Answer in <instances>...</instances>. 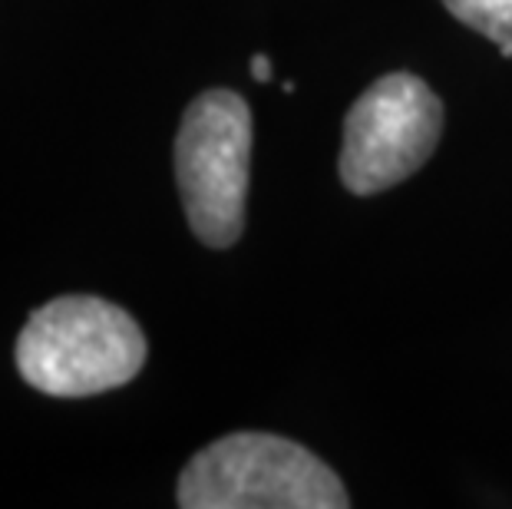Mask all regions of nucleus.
Masks as SVG:
<instances>
[{
	"mask_svg": "<svg viewBox=\"0 0 512 509\" xmlns=\"http://www.w3.org/2000/svg\"><path fill=\"white\" fill-rule=\"evenodd\" d=\"M252 77L258 83H268L271 77H275V67H271V60L265 57V53H255L252 57Z\"/></svg>",
	"mask_w": 512,
	"mask_h": 509,
	"instance_id": "obj_6",
	"label": "nucleus"
},
{
	"mask_svg": "<svg viewBox=\"0 0 512 509\" xmlns=\"http://www.w3.org/2000/svg\"><path fill=\"white\" fill-rule=\"evenodd\" d=\"M499 53H503V57L509 60L512 57V43H499Z\"/></svg>",
	"mask_w": 512,
	"mask_h": 509,
	"instance_id": "obj_7",
	"label": "nucleus"
},
{
	"mask_svg": "<svg viewBox=\"0 0 512 509\" xmlns=\"http://www.w3.org/2000/svg\"><path fill=\"white\" fill-rule=\"evenodd\" d=\"M185 509H344L347 490L328 463L275 433L209 443L179 476Z\"/></svg>",
	"mask_w": 512,
	"mask_h": 509,
	"instance_id": "obj_2",
	"label": "nucleus"
},
{
	"mask_svg": "<svg viewBox=\"0 0 512 509\" xmlns=\"http://www.w3.org/2000/svg\"><path fill=\"white\" fill-rule=\"evenodd\" d=\"M252 110L232 90L195 96L176 136V179L199 242L228 248L245 229Z\"/></svg>",
	"mask_w": 512,
	"mask_h": 509,
	"instance_id": "obj_3",
	"label": "nucleus"
},
{
	"mask_svg": "<svg viewBox=\"0 0 512 509\" xmlns=\"http://www.w3.org/2000/svg\"><path fill=\"white\" fill-rule=\"evenodd\" d=\"M443 133V103L413 73H387L357 96L344 119L341 182L374 196L410 179L433 156Z\"/></svg>",
	"mask_w": 512,
	"mask_h": 509,
	"instance_id": "obj_4",
	"label": "nucleus"
},
{
	"mask_svg": "<svg viewBox=\"0 0 512 509\" xmlns=\"http://www.w3.org/2000/svg\"><path fill=\"white\" fill-rule=\"evenodd\" d=\"M17 371L40 394L93 397L129 384L146 364L143 328L113 301L67 295L30 314Z\"/></svg>",
	"mask_w": 512,
	"mask_h": 509,
	"instance_id": "obj_1",
	"label": "nucleus"
},
{
	"mask_svg": "<svg viewBox=\"0 0 512 509\" xmlns=\"http://www.w3.org/2000/svg\"><path fill=\"white\" fill-rule=\"evenodd\" d=\"M443 7L496 47L512 43V0H443Z\"/></svg>",
	"mask_w": 512,
	"mask_h": 509,
	"instance_id": "obj_5",
	"label": "nucleus"
}]
</instances>
